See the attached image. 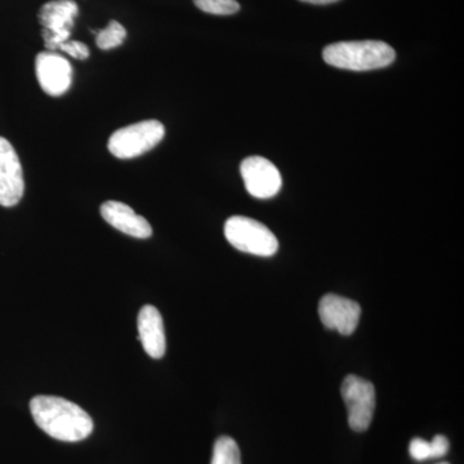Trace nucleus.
<instances>
[{"label": "nucleus", "instance_id": "nucleus-1", "mask_svg": "<svg viewBox=\"0 0 464 464\" xmlns=\"http://www.w3.org/2000/svg\"><path fill=\"white\" fill-rule=\"evenodd\" d=\"M30 411L42 431L60 441L76 442L93 431V420L81 406L57 396H35Z\"/></svg>", "mask_w": 464, "mask_h": 464}, {"label": "nucleus", "instance_id": "nucleus-2", "mask_svg": "<svg viewBox=\"0 0 464 464\" xmlns=\"http://www.w3.org/2000/svg\"><path fill=\"white\" fill-rule=\"evenodd\" d=\"M323 58L328 65L338 69L369 72L390 66L396 53L384 42H340L324 48Z\"/></svg>", "mask_w": 464, "mask_h": 464}, {"label": "nucleus", "instance_id": "nucleus-3", "mask_svg": "<svg viewBox=\"0 0 464 464\" xmlns=\"http://www.w3.org/2000/svg\"><path fill=\"white\" fill-rule=\"evenodd\" d=\"M225 237L234 248L259 257H271L279 249L274 232L249 217H230L225 224Z\"/></svg>", "mask_w": 464, "mask_h": 464}, {"label": "nucleus", "instance_id": "nucleus-4", "mask_svg": "<svg viewBox=\"0 0 464 464\" xmlns=\"http://www.w3.org/2000/svg\"><path fill=\"white\" fill-rule=\"evenodd\" d=\"M166 136V128L158 121H143L115 130L109 140V151L118 159L141 157L157 148Z\"/></svg>", "mask_w": 464, "mask_h": 464}, {"label": "nucleus", "instance_id": "nucleus-5", "mask_svg": "<svg viewBox=\"0 0 464 464\" xmlns=\"http://www.w3.org/2000/svg\"><path fill=\"white\" fill-rule=\"evenodd\" d=\"M342 398L348 411V424L355 432H364L373 420L375 389L371 382L347 375L342 383Z\"/></svg>", "mask_w": 464, "mask_h": 464}, {"label": "nucleus", "instance_id": "nucleus-6", "mask_svg": "<svg viewBox=\"0 0 464 464\" xmlns=\"http://www.w3.org/2000/svg\"><path fill=\"white\" fill-rule=\"evenodd\" d=\"M78 12L74 0H52L43 5L39 11V23L48 51H58L63 43L69 41Z\"/></svg>", "mask_w": 464, "mask_h": 464}, {"label": "nucleus", "instance_id": "nucleus-7", "mask_svg": "<svg viewBox=\"0 0 464 464\" xmlns=\"http://www.w3.org/2000/svg\"><path fill=\"white\" fill-rule=\"evenodd\" d=\"M240 173L246 183V191L258 199H270L282 188V174L267 159L246 158L241 163Z\"/></svg>", "mask_w": 464, "mask_h": 464}, {"label": "nucleus", "instance_id": "nucleus-8", "mask_svg": "<svg viewBox=\"0 0 464 464\" xmlns=\"http://www.w3.org/2000/svg\"><path fill=\"white\" fill-rule=\"evenodd\" d=\"M25 192L23 167L16 150L0 137V206H17Z\"/></svg>", "mask_w": 464, "mask_h": 464}, {"label": "nucleus", "instance_id": "nucleus-9", "mask_svg": "<svg viewBox=\"0 0 464 464\" xmlns=\"http://www.w3.org/2000/svg\"><path fill=\"white\" fill-rule=\"evenodd\" d=\"M36 78L42 90L50 96L65 94L72 83V67L56 52H42L35 60Z\"/></svg>", "mask_w": 464, "mask_h": 464}, {"label": "nucleus", "instance_id": "nucleus-10", "mask_svg": "<svg viewBox=\"0 0 464 464\" xmlns=\"http://www.w3.org/2000/svg\"><path fill=\"white\" fill-rule=\"evenodd\" d=\"M319 315L326 328L337 331L342 335H351L359 325L362 307L353 299L326 295L320 301Z\"/></svg>", "mask_w": 464, "mask_h": 464}, {"label": "nucleus", "instance_id": "nucleus-11", "mask_svg": "<svg viewBox=\"0 0 464 464\" xmlns=\"http://www.w3.org/2000/svg\"><path fill=\"white\" fill-rule=\"evenodd\" d=\"M101 216L102 218L125 235L137 237V239H148L152 235L151 225L148 219L121 201L110 200L101 206Z\"/></svg>", "mask_w": 464, "mask_h": 464}, {"label": "nucleus", "instance_id": "nucleus-12", "mask_svg": "<svg viewBox=\"0 0 464 464\" xmlns=\"http://www.w3.org/2000/svg\"><path fill=\"white\" fill-rule=\"evenodd\" d=\"M139 338L143 350L152 359H161L166 353L167 340L163 317L157 307L148 304L140 311Z\"/></svg>", "mask_w": 464, "mask_h": 464}, {"label": "nucleus", "instance_id": "nucleus-13", "mask_svg": "<svg viewBox=\"0 0 464 464\" xmlns=\"http://www.w3.org/2000/svg\"><path fill=\"white\" fill-rule=\"evenodd\" d=\"M210 464H241L240 449L228 436L217 439Z\"/></svg>", "mask_w": 464, "mask_h": 464}, {"label": "nucleus", "instance_id": "nucleus-14", "mask_svg": "<svg viewBox=\"0 0 464 464\" xmlns=\"http://www.w3.org/2000/svg\"><path fill=\"white\" fill-rule=\"evenodd\" d=\"M125 38H127V30L118 21L112 20L105 29L96 33L97 47L102 51L112 50L123 44Z\"/></svg>", "mask_w": 464, "mask_h": 464}, {"label": "nucleus", "instance_id": "nucleus-15", "mask_svg": "<svg viewBox=\"0 0 464 464\" xmlns=\"http://www.w3.org/2000/svg\"><path fill=\"white\" fill-rule=\"evenodd\" d=\"M194 3L201 11L217 16H230L240 9L237 0H194Z\"/></svg>", "mask_w": 464, "mask_h": 464}, {"label": "nucleus", "instance_id": "nucleus-16", "mask_svg": "<svg viewBox=\"0 0 464 464\" xmlns=\"http://www.w3.org/2000/svg\"><path fill=\"white\" fill-rule=\"evenodd\" d=\"M58 51L65 52L70 57L76 60H87L90 57V48L84 43L78 41H67L58 47Z\"/></svg>", "mask_w": 464, "mask_h": 464}, {"label": "nucleus", "instance_id": "nucleus-17", "mask_svg": "<svg viewBox=\"0 0 464 464\" xmlns=\"http://www.w3.org/2000/svg\"><path fill=\"white\" fill-rule=\"evenodd\" d=\"M409 453L415 460L431 459V447L430 442L423 439H413L409 445Z\"/></svg>", "mask_w": 464, "mask_h": 464}, {"label": "nucleus", "instance_id": "nucleus-18", "mask_svg": "<svg viewBox=\"0 0 464 464\" xmlns=\"http://www.w3.org/2000/svg\"><path fill=\"white\" fill-rule=\"evenodd\" d=\"M431 447V458H442L447 456L449 451V441L445 436L438 435L430 442Z\"/></svg>", "mask_w": 464, "mask_h": 464}, {"label": "nucleus", "instance_id": "nucleus-19", "mask_svg": "<svg viewBox=\"0 0 464 464\" xmlns=\"http://www.w3.org/2000/svg\"><path fill=\"white\" fill-rule=\"evenodd\" d=\"M299 2L310 3V5H325L332 3L340 2V0H299Z\"/></svg>", "mask_w": 464, "mask_h": 464}, {"label": "nucleus", "instance_id": "nucleus-20", "mask_svg": "<svg viewBox=\"0 0 464 464\" xmlns=\"http://www.w3.org/2000/svg\"><path fill=\"white\" fill-rule=\"evenodd\" d=\"M439 464H449V463H447V462H441V463H439Z\"/></svg>", "mask_w": 464, "mask_h": 464}]
</instances>
